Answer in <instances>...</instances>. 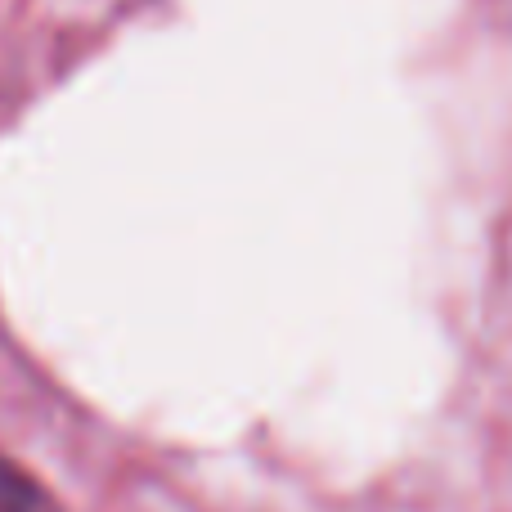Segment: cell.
<instances>
[{"instance_id":"6da1fadb","label":"cell","mask_w":512,"mask_h":512,"mask_svg":"<svg viewBox=\"0 0 512 512\" xmlns=\"http://www.w3.org/2000/svg\"><path fill=\"white\" fill-rule=\"evenodd\" d=\"M0 512H59L50 490L36 477H27L18 463L0 459Z\"/></svg>"}]
</instances>
